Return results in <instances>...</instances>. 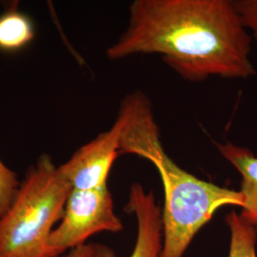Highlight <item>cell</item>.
Masks as SVG:
<instances>
[{"label": "cell", "instance_id": "cell-1", "mask_svg": "<svg viewBox=\"0 0 257 257\" xmlns=\"http://www.w3.org/2000/svg\"><path fill=\"white\" fill-rule=\"evenodd\" d=\"M251 42L232 0H135L126 30L107 49L110 60L158 55L184 80L256 74Z\"/></svg>", "mask_w": 257, "mask_h": 257}, {"label": "cell", "instance_id": "cell-2", "mask_svg": "<svg viewBox=\"0 0 257 257\" xmlns=\"http://www.w3.org/2000/svg\"><path fill=\"white\" fill-rule=\"evenodd\" d=\"M116 120L121 126L120 154L149 160L162 180L165 194L162 257H183L195 234L222 207H243L240 191L199 179L167 155L145 93L137 91L126 95Z\"/></svg>", "mask_w": 257, "mask_h": 257}, {"label": "cell", "instance_id": "cell-3", "mask_svg": "<svg viewBox=\"0 0 257 257\" xmlns=\"http://www.w3.org/2000/svg\"><path fill=\"white\" fill-rule=\"evenodd\" d=\"M72 191L52 158L40 156L0 217V257H55L49 238Z\"/></svg>", "mask_w": 257, "mask_h": 257}, {"label": "cell", "instance_id": "cell-4", "mask_svg": "<svg viewBox=\"0 0 257 257\" xmlns=\"http://www.w3.org/2000/svg\"><path fill=\"white\" fill-rule=\"evenodd\" d=\"M122 229L108 185L96 190H73L60 224L51 233L49 247L58 257L66 250L85 245L86 240L93 234L102 231L118 232Z\"/></svg>", "mask_w": 257, "mask_h": 257}, {"label": "cell", "instance_id": "cell-5", "mask_svg": "<svg viewBox=\"0 0 257 257\" xmlns=\"http://www.w3.org/2000/svg\"><path fill=\"white\" fill-rule=\"evenodd\" d=\"M120 133L119 121L115 120L110 130L79 148L66 163L59 166L73 190H96L108 185L111 166L120 154Z\"/></svg>", "mask_w": 257, "mask_h": 257}, {"label": "cell", "instance_id": "cell-6", "mask_svg": "<svg viewBox=\"0 0 257 257\" xmlns=\"http://www.w3.org/2000/svg\"><path fill=\"white\" fill-rule=\"evenodd\" d=\"M126 211L133 212L138 220V238L130 257H162V212L154 193L146 192L141 184H133ZM92 257L116 256L108 246L93 244Z\"/></svg>", "mask_w": 257, "mask_h": 257}, {"label": "cell", "instance_id": "cell-7", "mask_svg": "<svg viewBox=\"0 0 257 257\" xmlns=\"http://www.w3.org/2000/svg\"><path fill=\"white\" fill-rule=\"evenodd\" d=\"M221 156L241 175L243 207L241 217L257 230V156L248 148L242 147L230 141L216 143Z\"/></svg>", "mask_w": 257, "mask_h": 257}, {"label": "cell", "instance_id": "cell-8", "mask_svg": "<svg viewBox=\"0 0 257 257\" xmlns=\"http://www.w3.org/2000/svg\"><path fill=\"white\" fill-rule=\"evenodd\" d=\"M32 19L13 6L0 15V51L16 53L27 47L35 38Z\"/></svg>", "mask_w": 257, "mask_h": 257}, {"label": "cell", "instance_id": "cell-9", "mask_svg": "<svg viewBox=\"0 0 257 257\" xmlns=\"http://www.w3.org/2000/svg\"><path fill=\"white\" fill-rule=\"evenodd\" d=\"M230 232L229 257H257V230L235 211L227 215Z\"/></svg>", "mask_w": 257, "mask_h": 257}, {"label": "cell", "instance_id": "cell-10", "mask_svg": "<svg viewBox=\"0 0 257 257\" xmlns=\"http://www.w3.org/2000/svg\"><path fill=\"white\" fill-rule=\"evenodd\" d=\"M20 184L18 175L0 159V217L9 210Z\"/></svg>", "mask_w": 257, "mask_h": 257}, {"label": "cell", "instance_id": "cell-11", "mask_svg": "<svg viewBox=\"0 0 257 257\" xmlns=\"http://www.w3.org/2000/svg\"><path fill=\"white\" fill-rule=\"evenodd\" d=\"M234 6L252 40L257 41V0H235Z\"/></svg>", "mask_w": 257, "mask_h": 257}, {"label": "cell", "instance_id": "cell-12", "mask_svg": "<svg viewBox=\"0 0 257 257\" xmlns=\"http://www.w3.org/2000/svg\"><path fill=\"white\" fill-rule=\"evenodd\" d=\"M92 253L93 244H85L69 250V252L63 257H92Z\"/></svg>", "mask_w": 257, "mask_h": 257}]
</instances>
